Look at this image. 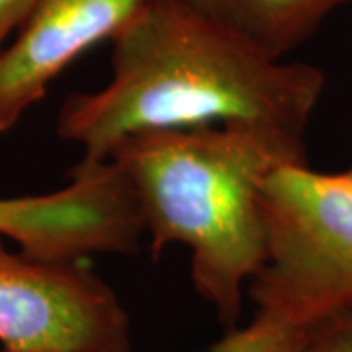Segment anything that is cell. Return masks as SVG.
<instances>
[{"label": "cell", "instance_id": "7c38bea8", "mask_svg": "<svg viewBox=\"0 0 352 352\" xmlns=\"http://www.w3.org/2000/svg\"><path fill=\"white\" fill-rule=\"evenodd\" d=\"M0 352H8V351H4V349H2V346H0Z\"/></svg>", "mask_w": 352, "mask_h": 352}, {"label": "cell", "instance_id": "ba28073f", "mask_svg": "<svg viewBox=\"0 0 352 352\" xmlns=\"http://www.w3.org/2000/svg\"><path fill=\"white\" fill-rule=\"evenodd\" d=\"M204 352H307V327H294L263 315L229 329L223 339Z\"/></svg>", "mask_w": 352, "mask_h": 352}, {"label": "cell", "instance_id": "3957f363", "mask_svg": "<svg viewBox=\"0 0 352 352\" xmlns=\"http://www.w3.org/2000/svg\"><path fill=\"white\" fill-rule=\"evenodd\" d=\"M266 258L254 315L294 327L352 311V192L340 175L282 164L263 186Z\"/></svg>", "mask_w": 352, "mask_h": 352}, {"label": "cell", "instance_id": "52a82bcc", "mask_svg": "<svg viewBox=\"0 0 352 352\" xmlns=\"http://www.w3.org/2000/svg\"><path fill=\"white\" fill-rule=\"evenodd\" d=\"M247 41L270 59L284 61L319 25L352 0H176Z\"/></svg>", "mask_w": 352, "mask_h": 352}, {"label": "cell", "instance_id": "8992f818", "mask_svg": "<svg viewBox=\"0 0 352 352\" xmlns=\"http://www.w3.org/2000/svg\"><path fill=\"white\" fill-rule=\"evenodd\" d=\"M147 2L38 0L0 51V133L12 129L82 53L116 38Z\"/></svg>", "mask_w": 352, "mask_h": 352}, {"label": "cell", "instance_id": "6da1fadb", "mask_svg": "<svg viewBox=\"0 0 352 352\" xmlns=\"http://www.w3.org/2000/svg\"><path fill=\"white\" fill-rule=\"evenodd\" d=\"M112 45L110 80L71 94L57 116L80 161L163 129L251 126L303 139L325 88L321 69L270 59L176 0L147 2Z\"/></svg>", "mask_w": 352, "mask_h": 352}, {"label": "cell", "instance_id": "30bf717a", "mask_svg": "<svg viewBox=\"0 0 352 352\" xmlns=\"http://www.w3.org/2000/svg\"><path fill=\"white\" fill-rule=\"evenodd\" d=\"M36 4L38 0H0V51L10 43Z\"/></svg>", "mask_w": 352, "mask_h": 352}, {"label": "cell", "instance_id": "277c9868", "mask_svg": "<svg viewBox=\"0 0 352 352\" xmlns=\"http://www.w3.org/2000/svg\"><path fill=\"white\" fill-rule=\"evenodd\" d=\"M0 344L8 352H129L131 323L82 261L6 249L0 237Z\"/></svg>", "mask_w": 352, "mask_h": 352}, {"label": "cell", "instance_id": "5b68a950", "mask_svg": "<svg viewBox=\"0 0 352 352\" xmlns=\"http://www.w3.org/2000/svg\"><path fill=\"white\" fill-rule=\"evenodd\" d=\"M145 235L143 219L118 166L80 161L69 184L43 196L0 198V237L47 261L129 254Z\"/></svg>", "mask_w": 352, "mask_h": 352}, {"label": "cell", "instance_id": "7a4b0ae2", "mask_svg": "<svg viewBox=\"0 0 352 352\" xmlns=\"http://www.w3.org/2000/svg\"><path fill=\"white\" fill-rule=\"evenodd\" d=\"M138 204L153 254L190 249L196 294L226 327L266 258L263 186L282 164H305V141L251 126L147 131L108 157Z\"/></svg>", "mask_w": 352, "mask_h": 352}, {"label": "cell", "instance_id": "8fae6325", "mask_svg": "<svg viewBox=\"0 0 352 352\" xmlns=\"http://www.w3.org/2000/svg\"><path fill=\"white\" fill-rule=\"evenodd\" d=\"M342 180H344V184H346V188L351 190L352 192V166L351 168H349V170H344V173H342Z\"/></svg>", "mask_w": 352, "mask_h": 352}, {"label": "cell", "instance_id": "9c48e42d", "mask_svg": "<svg viewBox=\"0 0 352 352\" xmlns=\"http://www.w3.org/2000/svg\"><path fill=\"white\" fill-rule=\"evenodd\" d=\"M307 352H352V311L309 325Z\"/></svg>", "mask_w": 352, "mask_h": 352}]
</instances>
